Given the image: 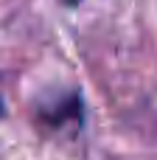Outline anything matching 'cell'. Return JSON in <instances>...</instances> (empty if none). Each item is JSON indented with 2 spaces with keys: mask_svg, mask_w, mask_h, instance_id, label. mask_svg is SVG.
Wrapping results in <instances>:
<instances>
[{
  "mask_svg": "<svg viewBox=\"0 0 157 160\" xmlns=\"http://www.w3.org/2000/svg\"><path fill=\"white\" fill-rule=\"evenodd\" d=\"M62 3H67V6H76V3H79V0H62Z\"/></svg>",
  "mask_w": 157,
  "mask_h": 160,
  "instance_id": "1",
  "label": "cell"
},
{
  "mask_svg": "<svg viewBox=\"0 0 157 160\" xmlns=\"http://www.w3.org/2000/svg\"><path fill=\"white\" fill-rule=\"evenodd\" d=\"M0 115H3V93H0Z\"/></svg>",
  "mask_w": 157,
  "mask_h": 160,
  "instance_id": "2",
  "label": "cell"
}]
</instances>
